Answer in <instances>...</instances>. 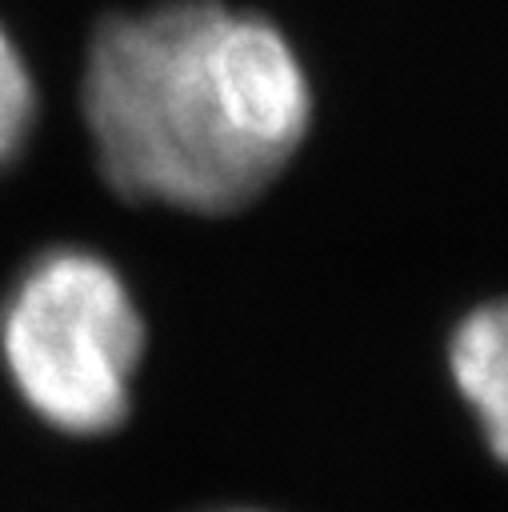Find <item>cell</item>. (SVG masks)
Wrapping results in <instances>:
<instances>
[{
    "mask_svg": "<svg viewBox=\"0 0 508 512\" xmlns=\"http://www.w3.org/2000/svg\"><path fill=\"white\" fill-rule=\"evenodd\" d=\"M80 108L120 196L216 216L288 168L308 136L312 88L272 20L220 0H172L96 28Z\"/></svg>",
    "mask_w": 508,
    "mask_h": 512,
    "instance_id": "cell-1",
    "label": "cell"
},
{
    "mask_svg": "<svg viewBox=\"0 0 508 512\" xmlns=\"http://www.w3.org/2000/svg\"><path fill=\"white\" fill-rule=\"evenodd\" d=\"M144 320L120 272L88 248L24 264L0 308V360L20 400L68 436L112 432L132 404Z\"/></svg>",
    "mask_w": 508,
    "mask_h": 512,
    "instance_id": "cell-2",
    "label": "cell"
},
{
    "mask_svg": "<svg viewBox=\"0 0 508 512\" xmlns=\"http://www.w3.org/2000/svg\"><path fill=\"white\" fill-rule=\"evenodd\" d=\"M448 376L488 452L508 464V300L464 312L448 336Z\"/></svg>",
    "mask_w": 508,
    "mask_h": 512,
    "instance_id": "cell-3",
    "label": "cell"
},
{
    "mask_svg": "<svg viewBox=\"0 0 508 512\" xmlns=\"http://www.w3.org/2000/svg\"><path fill=\"white\" fill-rule=\"evenodd\" d=\"M36 120V88L32 72L12 44V36L0 28V168L16 160Z\"/></svg>",
    "mask_w": 508,
    "mask_h": 512,
    "instance_id": "cell-4",
    "label": "cell"
},
{
    "mask_svg": "<svg viewBox=\"0 0 508 512\" xmlns=\"http://www.w3.org/2000/svg\"><path fill=\"white\" fill-rule=\"evenodd\" d=\"M212 512H256V508H212Z\"/></svg>",
    "mask_w": 508,
    "mask_h": 512,
    "instance_id": "cell-5",
    "label": "cell"
}]
</instances>
